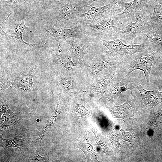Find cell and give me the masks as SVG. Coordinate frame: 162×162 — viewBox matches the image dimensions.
Returning <instances> with one entry per match:
<instances>
[{
  "instance_id": "cell-1",
  "label": "cell",
  "mask_w": 162,
  "mask_h": 162,
  "mask_svg": "<svg viewBox=\"0 0 162 162\" xmlns=\"http://www.w3.org/2000/svg\"><path fill=\"white\" fill-rule=\"evenodd\" d=\"M135 17L132 15H121L119 13L110 19H103L97 23L85 26V33L98 39L113 40L117 38L120 31H123Z\"/></svg>"
},
{
  "instance_id": "cell-2",
  "label": "cell",
  "mask_w": 162,
  "mask_h": 162,
  "mask_svg": "<svg viewBox=\"0 0 162 162\" xmlns=\"http://www.w3.org/2000/svg\"><path fill=\"white\" fill-rule=\"evenodd\" d=\"M86 13L78 3L70 4L58 1L53 5L48 16L51 24L57 28H73L78 24V15Z\"/></svg>"
},
{
  "instance_id": "cell-3",
  "label": "cell",
  "mask_w": 162,
  "mask_h": 162,
  "mask_svg": "<svg viewBox=\"0 0 162 162\" xmlns=\"http://www.w3.org/2000/svg\"><path fill=\"white\" fill-rule=\"evenodd\" d=\"M159 51L157 45L149 42L144 50L134 54L133 60L122 68L120 74L122 79L129 77L130 74L135 70H140L143 72L146 82L149 85L152 66Z\"/></svg>"
},
{
  "instance_id": "cell-4",
  "label": "cell",
  "mask_w": 162,
  "mask_h": 162,
  "mask_svg": "<svg viewBox=\"0 0 162 162\" xmlns=\"http://www.w3.org/2000/svg\"><path fill=\"white\" fill-rule=\"evenodd\" d=\"M102 44L108 50L106 53L112 56L116 62L118 68L122 69L127 59L134 54L143 51L148 46L149 42L139 44L126 45L120 39L113 40H100Z\"/></svg>"
},
{
  "instance_id": "cell-5",
  "label": "cell",
  "mask_w": 162,
  "mask_h": 162,
  "mask_svg": "<svg viewBox=\"0 0 162 162\" xmlns=\"http://www.w3.org/2000/svg\"><path fill=\"white\" fill-rule=\"evenodd\" d=\"M124 9L118 4L117 0L101 7L92 6L87 12L78 14V23L83 27L93 25L103 19L111 18Z\"/></svg>"
},
{
  "instance_id": "cell-6",
  "label": "cell",
  "mask_w": 162,
  "mask_h": 162,
  "mask_svg": "<svg viewBox=\"0 0 162 162\" xmlns=\"http://www.w3.org/2000/svg\"><path fill=\"white\" fill-rule=\"evenodd\" d=\"M65 44L70 45L73 56L81 59L91 56L98 52L102 45L100 40L86 33L83 35L70 38Z\"/></svg>"
},
{
  "instance_id": "cell-7",
  "label": "cell",
  "mask_w": 162,
  "mask_h": 162,
  "mask_svg": "<svg viewBox=\"0 0 162 162\" xmlns=\"http://www.w3.org/2000/svg\"><path fill=\"white\" fill-rule=\"evenodd\" d=\"M153 11L147 10L134 12L135 22L131 21L124 31H119L117 38L123 43L132 44L135 39L149 25V21Z\"/></svg>"
},
{
  "instance_id": "cell-8",
  "label": "cell",
  "mask_w": 162,
  "mask_h": 162,
  "mask_svg": "<svg viewBox=\"0 0 162 162\" xmlns=\"http://www.w3.org/2000/svg\"><path fill=\"white\" fill-rule=\"evenodd\" d=\"M1 40L4 41L9 46L13 48L23 49L33 48L43 42L36 44H30L25 41L22 38L23 33L25 29H28L24 23L23 20L20 24H18L16 26L14 32L11 34L6 33L0 27Z\"/></svg>"
},
{
  "instance_id": "cell-9",
  "label": "cell",
  "mask_w": 162,
  "mask_h": 162,
  "mask_svg": "<svg viewBox=\"0 0 162 162\" xmlns=\"http://www.w3.org/2000/svg\"><path fill=\"white\" fill-rule=\"evenodd\" d=\"M34 70L28 69L20 75L10 80H3L1 81V89H15L25 92L32 91L37 88L33 82Z\"/></svg>"
},
{
  "instance_id": "cell-10",
  "label": "cell",
  "mask_w": 162,
  "mask_h": 162,
  "mask_svg": "<svg viewBox=\"0 0 162 162\" xmlns=\"http://www.w3.org/2000/svg\"><path fill=\"white\" fill-rule=\"evenodd\" d=\"M46 37L48 39L56 41L58 43V49L61 44L68 39L82 36L85 33L84 27L78 23L73 28H55L52 26L46 29Z\"/></svg>"
},
{
  "instance_id": "cell-11",
  "label": "cell",
  "mask_w": 162,
  "mask_h": 162,
  "mask_svg": "<svg viewBox=\"0 0 162 162\" xmlns=\"http://www.w3.org/2000/svg\"><path fill=\"white\" fill-rule=\"evenodd\" d=\"M146 42L151 43L162 47V24L149 23L135 39L133 44Z\"/></svg>"
},
{
  "instance_id": "cell-12",
  "label": "cell",
  "mask_w": 162,
  "mask_h": 162,
  "mask_svg": "<svg viewBox=\"0 0 162 162\" xmlns=\"http://www.w3.org/2000/svg\"><path fill=\"white\" fill-rule=\"evenodd\" d=\"M136 82L129 77L122 78L121 82L109 86L101 98H106L111 102H114L122 92L129 90L132 93V90L136 88Z\"/></svg>"
},
{
  "instance_id": "cell-13",
  "label": "cell",
  "mask_w": 162,
  "mask_h": 162,
  "mask_svg": "<svg viewBox=\"0 0 162 162\" xmlns=\"http://www.w3.org/2000/svg\"><path fill=\"white\" fill-rule=\"evenodd\" d=\"M135 86L141 94V105L142 107L154 109L162 102V92L158 90L153 91L146 90L137 81Z\"/></svg>"
},
{
  "instance_id": "cell-14",
  "label": "cell",
  "mask_w": 162,
  "mask_h": 162,
  "mask_svg": "<svg viewBox=\"0 0 162 162\" xmlns=\"http://www.w3.org/2000/svg\"><path fill=\"white\" fill-rule=\"evenodd\" d=\"M0 8H6L16 14L26 15L30 12L29 0L0 1Z\"/></svg>"
},
{
  "instance_id": "cell-15",
  "label": "cell",
  "mask_w": 162,
  "mask_h": 162,
  "mask_svg": "<svg viewBox=\"0 0 162 162\" xmlns=\"http://www.w3.org/2000/svg\"><path fill=\"white\" fill-rule=\"evenodd\" d=\"M154 7V0H134L125 4L124 9L121 13L124 15H134L133 12L135 11H153Z\"/></svg>"
},
{
  "instance_id": "cell-16",
  "label": "cell",
  "mask_w": 162,
  "mask_h": 162,
  "mask_svg": "<svg viewBox=\"0 0 162 162\" xmlns=\"http://www.w3.org/2000/svg\"><path fill=\"white\" fill-rule=\"evenodd\" d=\"M122 69L118 68L111 72L109 74L104 76H97L95 77L92 87L96 92L100 93L102 95L110 86V82L112 79L116 76L119 74Z\"/></svg>"
},
{
  "instance_id": "cell-17",
  "label": "cell",
  "mask_w": 162,
  "mask_h": 162,
  "mask_svg": "<svg viewBox=\"0 0 162 162\" xmlns=\"http://www.w3.org/2000/svg\"><path fill=\"white\" fill-rule=\"evenodd\" d=\"M111 56L104 50L103 54L98 55L95 60L90 63L88 66L91 69L92 74H96L103 70L113 65V61L110 58Z\"/></svg>"
},
{
  "instance_id": "cell-18",
  "label": "cell",
  "mask_w": 162,
  "mask_h": 162,
  "mask_svg": "<svg viewBox=\"0 0 162 162\" xmlns=\"http://www.w3.org/2000/svg\"><path fill=\"white\" fill-rule=\"evenodd\" d=\"M59 0H29L30 12L33 10L40 15H47L48 16L52 7Z\"/></svg>"
},
{
  "instance_id": "cell-19",
  "label": "cell",
  "mask_w": 162,
  "mask_h": 162,
  "mask_svg": "<svg viewBox=\"0 0 162 162\" xmlns=\"http://www.w3.org/2000/svg\"><path fill=\"white\" fill-rule=\"evenodd\" d=\"M1 122L3 128L11 125L15 126L18 124V120L15 114L10 109L8 104L4 101H1Z\"/></svg>"
},
{
  "instance_id": "cell-20",
  "label": "cell",
  "mask_w": 162,
  "mask_h": 162,
  "mask_svg": "<svg viewBox=\"0 0 162 162\" xmlns=\"http://www.w3.org/2000/svg\"><path fill=\"white\" fill-rule=\"evenodd\" d=\"M111 112L117 117L127 118L132 117L134 108L131 101L129 99L123 104L114 106L111 109Z\"/></svg>"
},
{
  "instance_id": "cell-21",
  "label": "cell",
  "mask_w": 162,
  "mask_h": 162,
  "mask_svg": "<svg viewBox=\"0 0 162 162\" xmlns=\"http://www.w3.org/2000/svg\"><path fill=\"white\" fill-rule=\"evenodd\" d=\"M78 148L83 151L88 161H98L96 152L89 143L87 135L84 137L83 140Z\"/></svg>"
},
{
  "instance_id": "cell-22",
  "label": "cell",
  "mask_w": 162,
  "mask_h": 162,
  "mask_svg": "<svg viewBox=\"0 0 162 162\" xmlns=\"http://www.w3.org/2000/svg\"><path fill=\"white\" fill-rule=\"evenodd\" d=\"M60 110V106L59 101L57 104L55 111L48 119L46 124L45 128L38 134V140L40 144L44 137L54 125L58 115L59 113Z\"/></svg>"
},
{
  "instance_id": "cell-23",
  "label": "cell",
  "mask_w": 162,
  "mask_h": 162,
  "mask_svg": "<svg viewBox=\"0 0 162 162\" xmlns=\"http://www.w3.org/2000/svg\"><path fill=\"white\" fill-rule=\"evenodd\" d=\"M116 0H80L77 3L87 12L92 6L98 7L106 5Z\"/></svg>"
},
{
  "instance_id": "cell-24",
  "label": "cell",
  "mask_w": 162,
  "mask_h": 162,
  "mask_svg": "<svg viewBox=\"0 0 162 162\" xmlns=\"http://www.w3.org/2000/svg\"><path fill=\"white\" fill-rule=\"evenodd\" d=\"M154 7L149 23L162 24V0H154Z\"/></svg>"
},
{
  "instance_id": "cell-25",
  "label": "cell",
  "mask_w": 162,
  "mask_h": 162,
  "mask_svg": "<svg viewBox=\"0 0 162 162\" xmlns=\"http://www.w3.org/2000/svg\"><path fill=\"white\" fill-rule=\"evenodd\" d=\"M4 139L6 140V143L2 146L4 147H15L21 149L24 146V140L22 136H17L8 140Z\"/></svg>"
},
{
  "instance_id": "cell-26",
  "label": "cell",
  "mask_w": 162,
  "mask_h": 162,
  "mask_svg": "<svg viewBox=\"0 0 162 162\" xmlns=\"http://www.w3.org/2000/svg\"><path fill=\"white\" fill-rule=\"evenodd\" d=\"M46 153L41 148H38L35 154L30 159L31 161L45 162L48 160Z\"/></svg>"
},
{
  "instance_id": "cell-27",
  "label": "cell",
  "mask_w": 162,
  "mask_h": 162,
  "mask_svg": "<svg viewBox=\"0 0 162 162\" xmlns=\"http://www.w3.org/2000/svg\"><path fill=\"white\" fill-rule=\"evenodd\" d=\"M60 81L62 86L64 89L67 90H71L74 89V84L71 80L62 77L60 79Z\"/></svg>"
},
{
  "instance_id": "cell-28",
  "label": "cell",
  "mask_w": 162,
  "mask_h": 162,
  "mask_svg": "<svg viewBox=\"0 0 162 162\" xmlns=\"http://www.w3.org/2000/svg\"><path fill=\"white\" fill-rule=\"evenodd\" d=\"M57 58L59 63L66 69L70 70H71L74 66H76L78 64V62L74 63L72 61V57L68 58L69 61L65 63H63L58 56Z\"/></svg>"
},
{
  "instance_id": "cell-29",
  "label": "cell",
  "mask_w": 162,
  "mask_h": 162,
  "mask_svg": "<svg viewBox=\"0 0 162 162\" xmlns=\"http://www.w3.org/2000/svg\"><path fill=\"white\" fill-rule=\"evenodd\" d=\"M76 107L78 112L81 114L86 115L88 112L87 110L81 105L77 104Z\"/></svg>"
},
{
  "instance_id": "cell-30",
  "label": "cell",
  "mask_w": 162,
  "mask_h": 162,
  "mask_svg": "<svg viewBox=\"0 0 162 162\" xmlns=\"http://www.w3.org/2000/svg\"><path fill=\"white\" fill-rule=\"evenodd\" d=\"M134 0H117L118 4L123 9H124L126 3L130 2Z\"/></svg>"
},
{
  "instance_id": "cell-31",
  "label": "cell",
  "mask_w": 162,
  "mask_h": 162,
  "mask_svg": "<svg viewBox=\"0 0 162 162\" xmlns=\"http://www.w3.org/2000/svg\"><path fill=\"white\" fill-rule=\"evenodd\" d=\"M155 62L162 63V52H160V51L155 58Z\"/></svg>"
},
{
  "instance_id": "cell-32",
  "label": "cell",
  "mask_w": 162,
  "mask_h": 162,
  "mask_svg": "<svg viewBox=\"0 0 162 162\" xmlns=\"http://www.w3.org/2000/svg\"><path fill=\"white\" fill-rule=\"evenodd\" d=\"M80 0H59L66 3L75 4L77 3Z\"/></svg>"
},
{
  "instance_id": "cell-33",
  "label": "cell",
  "mask_w": 162,
  "mask_h": 162,
  "mask_svg": "<svg viewBox=\"0 0 162 162\" xmlns=\"http://www.w3.org/2000/svg\"><path fill=\"white\" fill-rule=\"evenodd\" d=\"M5 0H0V1H5Z\"/></svg>"
}]
</instances>
